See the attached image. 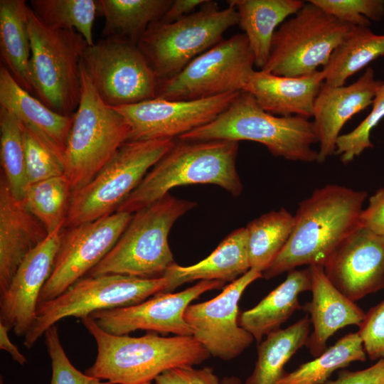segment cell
I'll return each mask as SVG.
<instances>
[{
  "instance_id": "ac0fdd59",
  "label": "cell",
  "mask_w": 384,
  "mask_h": 384,
  "mask_svg": "<svg viewBox=\"0 0 384 384\" xmlns=\"http://www.w3.org/2000/svg\"><path fill=\"white\" fill-rule=\"evenodd\" d=\"M324 272L353 302L384 289V235L359 226L333 252Z\"/></svg>"
},
{
  "instance_id": "6da1fadb",
  "label": "cell",
  "mask_w": 384,
  "mask_h": 384,
  "mask_svg": "<svg viewBox=\"0 0 384 384\" xmlns=\"http://www.w3.org/2000/svg\"><path fill=\"white\" fill-rule=\"evenodd\" d=\"M368 193L337 184L313 191L299 203L287 243L262 273L274 278L301 265L324 267L341 242L361 226Z\"/></svg>"
},
{
  "instance_id": "1f68e13d",
  "label": "cell",
  "mask_w": 384,
  "mask_h": 384,
  "mask_svg": "<svg viewBox=\"0 0 384 384\" xmlns=\"http://www.w3.org/2000/svg\"><path fill=\"white\" fill-rule=\"evenodd\" d=\"M294 225V216L285 208L272 210L245 227L250 269L263 273L282 250Z\"/></svg>"
},
{
  "instance_id": "60d3db41",
  "label": "cell",
  "mask_w": 384,
  "mask_h": 384,
  "mask_svg": "<svg viewBox=\"0 0 384 384\" xmlns=\"http://www.w3.org/2000/svg\"><path fill=\"white\" fill-rule=\"evenodd\" d=\"M357 332L371 361L384 358V300L366 313Z\"/></svg>"
},
{
  "instance_id": "ee69618b",
  "label": "cell",
  "mask_w": 384,
  "mask_h": 384,
  "mask_svg": "<svg viewBox=\"0 0 384 384\" xmlns=\"http://www.w3.org/2000/svg\"><path fill=\"white\" fill-rule=\"evenodd\" d=\"M360 225L384 235V188L378 189L370 197L368 206L361 213Z\"/></svg>"
},
{
  "instance_id": "7a4b0ae2",
  "label": "cell",
  "mask_w": 384,
  "mask_h": 384,
  "mask_svg": "<svg viewBox=\"0 0 384 384\" xmlns=\"http://www.w3.org/2000/svg\"><path fill=\"white\" fill-rule=\"evenodd\" d=\"M81 322L97 348L96 358L85 373L111 384L151 383L166 370L198 365L210 356L193 336H118L103 331L90 316Z\"/></svg>"
},
{
  "instance_id": "7c38bea8",
  "label": "cell",
  "mask_w": 384,
  "mask_h": 384,
  "mask_svg": "<svg viewBox=\"0 0 384 384\" xmlns=\"http://www.w3.org/2000/svg\"><path fill=\"white\" fill-rule=\"evenodd\" d=\"M81 63L102 100L111 107L156 98L159 80L137 44L102 38L87 46Z\"/></svg>"
},
{
  "instance_id": "277c9868",
  "label": "cell",
  "mask_w": 384,
  "mask_h": 384,
  "mask_svg": "<svg viewBox=\"0 0 384 384\" xmlns=\"http://www.w3.org/2000/svg\"><path fill=\"white\" fill-rule=\"evenodd\" d=\"M178 139L252 141L265 146L274 156L287 160L311 163L318 158V151L311 148L312 144L319 143L313 122L300 116L272 114L244 90L213 121Z\"/></svg>"
},
{
  "instance_id": "5b68a950",
  "label": "cell",
  "mask_w": 384,
  "mask_h": 384,
  "mask_svg": "<svg viewBox=\"0 0 384 384\" xmlns=\"http://www.w3.org/2000/svg\"><path fill=\"white\" fill-rule=\"evenodd\" d=\"M196 206L167 193L136 211L116 244L87 276L162 277L175 263L168 242L170 230L178 218Z\"/></svg>"
},
{
  "instance_id": "f6af8a7d",
  "label": "cell",
  "mask_w": 384,
  "mask_h": 384,
  "mask_svg": "<svg viewBox=\"0 0 384 384\" xmlns=\"http://www.w3.org/2000/svg\"><path fill=\"white\" fill-rule=\"evenodd\" d=\"M206 0H173L171 6L159 20L164 23L176 21L181 18L194 12V10L201 6Z\"/></svg>"
},
{
  "instance_id": "c3c4849f",
  "label": "cell",
  "mask_w": 384,
  "mask_h": 384,
  "mask_svg": "<svg viewBox=\"0 0 384 384\" xmlns=\"http://www.w3.org/2000/svg\"><path fill=\"white\" fill-rule=\"evenodd\" d=\"M0 384H4V380H2V375L1 376Z\"/></svg>"
},
{
  "instance_id": "7402d4cb",
  "label": "cell",
  "mask_w": 384,
  "mask_h": 384,
  "mask_svg": "<svg viewBox=\"0 0 384 384\" xmlns=\"http://www.w3.org/2000/svg\"><path fill=\"white\" fill-rule=\"evenodd\" d=\"M309 267L312 298L303 306V309L310 315L314 331L305 346L313 356L317 357L327 349L326 343L331 336L346 326H359L366 313L335 287L322 266Z\"/></svg>"
},
{
  "instance_id": "9c48e42d",
  "label": "cell",
  "mask_w": 384,
  "mask_h": 384,
  "mask_svg": "<svg viewBox=\"0 0 384 384\" xmlns=\"http://www.w3.org/2000/svg\"><path fill=\"white\" fill-rule=\"evenodd\" d=\"M175 142L174 139L125 142L90 182L72 193L63 228L114 213Z\"/></svg>"
},
{
  "instance_id": "74e56055",
  "label": "cell",
  "mask_w": 384,
  "mask_h": 384,
  "mask_svg": "<svg viewBox=\"0 0 384 384\" xmlns=\"http://www.w3.org/2000/svg\"><path fill=\"white\" fill-rule=\"evenodd\" d=\"M21 124V123H20ZM30 184L65 174L64 164L31 130L21 124Z\"/></svg>"
},
{
  "instance_id": "ba28073f",
  "label": "cell",
  "mask_w": 384,
  "mask_h": 384,
  "mask_svg": "<svg viewBox=\"0 0 384 384\" xmlns=\"http://www.w3.org/2000/svg\"><path fill=\"white\" fill-rule=\"evenodd\" d=\"M239 24L236 9H220L206 0L199 10L181 19L151 23L138 42L159 82L173 78L190 62L222 41L223 33Z\"/></svg>"
},
{
  "instance_id": "2e32d148",
  "label": "cell",
  "mask_w": 384,
  "mask_h": 384,
  "mask_svg": "<svg viewBox=\"0 0 384 384\" xmlns=\"http://www.w3.org/2000/svg\"><path fill=\"white\" fill-rule=\"evenodd\" d=\"M240 92L196 100L154 98L112 107L130 127L129 141L174 139L213 121Z\"/></svg>"
},
{
  "instance_id": "e0dca14e",
  "label": "cell",
  "mask_w": 384,
  "mask_h": 384,
  "mask_svg": "<svg viewBox=\"0 0 384 384\" xmlns=\"http://www.w3.org/2000/svg\"><path fill=\"white\" fill-rule=\"evenodd\" d=\"M225 282L202 280L186 289L173 293H159L137 304L100 310L91 316L103 331L113 335H128L146 330L174 336H192L184 319L191 302L202 294L221 288Z\"/></svg>"
},
{
  "instance_id": "836d02e7",
  "label": "cell",
  "mask_w": 384,
  "mask_h": 384,
  "mask_svg": "<svg viewBox=\"0 0 384 384\" xmlns=\"http://www.w3.org/2000/svg\"><path fill=\"white\" fill-rule=\"evenodd\" d=\"M72 193L70 183L64 174L30 184L21 201L49 235L64 225Z\"/></svg>"
},
{
  "instance_id": "8d00e7d4",
  "label": "cell",
  "mask_w": 384,
  "mask_h": 384,
  "mask_svg": "<svg viewBox=\"0 0 384 384\" xmlns=\"http://www.w3.org/2000/svg\"><path fill=\"white\" fill-rule=\"evenodd\" d=\"M384 117V82L378 90L368 116L351 132L341 134L336 143L334 154L341 156L343 164H347L367 149L373 147L370 133Z\"/></svg>"
},
{
  "instance_id": "30bf717a",
  "label": "cell",
  "mask_w": 384,
  "mask_h": 384,
  "mask_svg": "<svg viewBox=\"0 0 384 384\" xmlns=\"http://www.w3.org/2000/svg\"><path fill=\"white\" fill-rule=\"evenodd\" d=\"M169 284L164 277L142 278L122 274L82 277L58 297L38 302L36 320L24 336L31 348L51 326L63 319H83L92 313L132 306L163 293Z\"/></svg>"
},
{
  "instance_id": "8992f818",
  "label": "cell",
  "mask_w": 384,
  "mask_h": 384,
  "mask_svg": "<svg viewBox=\"0 0 384 384\" xmlns=\"http://www.w3.org/2000/svg\"><path fill=\"white\" fill-rule=\"evenodd\" d=\"M81 96L64 156L74 192L90 182L129 139L124 117L99 96L80 61Z\"/></svg>"
},
{
  "instance_id": "3957f363",
  "label": "cell",
  "mask_w": 384,
  "mask_h": 384,
  "mask_svg": "<svg viewBox=\"0 0 384 384\" xmlns=\"http://www.w3.org/2000/svg\"><path fill=\"white\" fill-rule=\"evenodd\" d=\"M238 142L229 140L176 141L147 172L115 212L133 214L176 186L211 183L238 196L243 186L236 170Z\"/></svg>"
},
{
  "instance_id": "ffe728a7",
  "label": "cell",
  "mask_w": 384,
  "mask_h": 384,
  "mask_svg": "<svg viewBox=\"0 0 384 384\" xmlns=\"http://www.w3.org/2000/svg\"><path fill=\"white\" fill-rule=\"evenodd\" d=\"M383 82L375 79L374 70L370 67L348 85L335 87L324 82L316 98L312 116L319 143L316 162L322 164L334 154L343 125L353 116L372 105Z\"/></svg>"
},
{
  "instance_id": "ab89813d",
  "label": "cell",
  "mask_w": 384,
  "mask_h": 384,
  "mask_svg": "<svg viewBox=\"0 0 384 384\" xmlns=\"http://www.w3.org/2000/svg\"><path fill=\"white\" fill-rule=\"evenodd\" d=\"M44 336L51 360L52 376L49 384H111L82 373L71 363L61 344L56 325L50 327Z\"/></svg>"
},
{
  "instance_id": "4fadbf2b",
  "label": "cell",
  "mask_w": 384,
  "mask_h": 384,
  "mask_svg": "<svg viewBox=\"0 0 384 384\" xmlns=\"http://www.w3.org/2000/svg\"><path fill=\"white\" fill-rule=\"evenodd\" d=\"M248 40L238 33L197 56L179 73L159 82L156 98L196 100L242 90L254 70Z\"/></svg>"
},
{
  "instance_id": "7dc6e473",
  "label": "cell",
  "mask_w": 384,
  "mask_h": 384,
  "mask_svg": "<svg viewBox=\"0 0 384 384\" xmlns=\"http://www.w3.org/2000/svg\"><path fill=\"white\" fill-rule=\"evenodd\" d=\"M221 384H242L239 378L231 375L225 376L221 380Z\"/></svg>"
},
{
  "instance_id": "f1b7e54d",
  "label": "cell",
  "mask_w": 384,
  "mask_h": 384,
  "mask_svg": "<svg viewBox=\"0 0 384 384\" xmlns=\"http://www.w3.org/2000/svg\"><path fill=\"white\" fill-rule=\"evenodd\" d=\"M381 56L384 34H375L368 26H352L321 70L324 83L343 86L351 76Z\"/></svg>"
},
{
  "instance_id": "4316f807",
  "label": "cell",
  "mask_w": 384,
  "mask_h": 384,
  "mask_svg": "<svg viewBox=\"0 0 384 384\" xmlns=\"http://www.w3.org/2000/svg\"><path fill=\"white\" fill-rule=\"evenodd\" d=\"M239 16V26L244 31L255 58V65L262 69L270 53L277 27L294 15L304 5L302 0H228Z\"/></svg>"
},
{
  "instance_id": "5bb4252c",
  "label": "cell",
  "mask_w": 384,
  "mask_h": 384,
  "mask_svg": "<svg viewBox=\"0 0 384 384\" xmlns=\"http://www.w3.org/2000/svg\"><path fill=\"white\" fill-rule=\"evenodd\" d=\"M132 218L131 213L114 212L67 228L63 233L51 274L41 290L38 302L58 297L87 274L114 247Z\"/></svg>"
},
{
  "instance_id": "603a6c76",
  "label": "cell",
  "mask_w": 384,
  "mask_h": 384,
  "mask_svg": "<svg viewBox=\"0 0 384 384\" xmlns=\"http://www.w3.org/2000/svg\"><path fill=\"white\" fill-rule=\"evenodd\" d=\"M0 107L35 133L64 164L73 115L56 112L21 87L9 71L0 66Z\"/></svg>"
},
{
  "instance_id": "4dcf8cb0",
  "label": "cell",
  "mask_w": 384,
  "mask_h": 384,
  "mask_svg": "<svg viewBox=\"0 0 384 384\" xmlns=\"http://www.w3.org/2000/svg\"><path fill=\"white\" fill-rule=\"evenodd\" d=\"M311 323L306 315L284 329L267 334L257 347L255 368L245 384H277L287 363L305 345Z\"/></svg>"
},
{
  "instance_id": "e575fe53",
  "label": "cell",
  "mask_w": 384,
  "mask_h": 384,
  "mask_svg": "<svg viewBox=\"0 0 384 384\" xmlns=\"http://www.w3.org/2000/svg\"><path fill=\"white\" fill-rule=\"evenodd\" d=\"M31 9L48 26L75 29L88 46L94 44L93 25L98 12L97 0H32Z\"/></svg>"
},
{
  "instance_id": "cb8c5ba5",
  "label": "cell",
  "mask_w": 384,
  "mask_h": 384,
  "mask_svg": "<svg viewBox=\"0 0 384 384\" xmlns=\"http://www.w3.org/2000/svg\"><path fill=\"white\" fill-rule=\"evenodd\" d=\"M324 82L321 70L291 78L253 70L242 90L251 94L266 112L282 117L313 116L316 98Z\"/></svg>"
},
{
  "instance_id": "83f0119b",
  "label": "cell",
  "mask_w": 384,
  "mask_h": 384,
  "mask_svg": "<svg viewBox=\"0 0 384 384\" xmlns=\"http://www.w3.org/2000/svg\"><path fill=\"white\" fill-rule=\"evenodd\" d=\"M28 7L24 0L0 1V55L1 64L16 82L34 94L30 65Z\"/></svg>"
},
{
  "instance_id": "52a82bcc",
  "label": "cell",
  "mask_w": 384,
  "mask_h": 384,
  "mask_svg": "<svg viewBox=\"0 0 384 384\" xmlns=\"http://www.w3.org/2000/svg\"><path fill=\"white\" fill-rule=\"evenodd\" d=\"M28 29L34 94L52 110L73 115L80 100V61L87 41L75 29L48 26L30 7Z\"/></svg>"
},
{
  "instance_id": "9a60e30c",
  "label": "cell",
  "mask_w": 384,
  "mask_h": 384,
  "mask_svg": "<svg viewBox=\"0 0 384 384\" xmlns=\"http://www.w3.org/2000/svg\"><path fill=\"white\" fill-rule=\"evenodd\" d=\"M262 277V272L250 269L215 297L186 308L184 319L192 336L210 356L230 361L252 343V334L239 325L238 303L245 289Z\"/></svg>"
},
{
  "instance_id": "f35d334b",
  "label": "cell",
  "mask_w": 384,
  "mask_h": 384,
  "mask_svg": "<svg viewBox=\"0 0 384 384\" xmlns=\"http://www.w3.org/2000/svg\"><path fill=\"white\" fill-rule=\"evenodd\" d=\"M342 23L368 26L384 17V0H310Z\"/></svg>"
},
{
  "instance_id": "7bdbcfd3",
  "label": "cell",
  "mask_w": 384,
  "mask_h": 384,
  "mask_svg": "<svg viewBox=\"0 0 384 384\" xmlns=\"http://www.w3.org/2000/svg\"><path fill=\"white\" fill-rule=\"evenodd\" d=\"M325 384H384V358L363 370H341L336 380Z\"/></svg>"
},
{
  "instance_id": "44dd1931",
  "label": "cell",
  "mask_w": 384,
  "mask_h": 384,
  "mask_svg": "<svg viewBox=\"0 0 384 384\" xmlns=\"http://www.w3.org/2000/svg\"><path fill=\"white\" fill-rule=\"evenodd\" d=\"M48 235L43 225L0 180V294L9 287L25 257Z\"/></svg>"
},
{
  "instance_id": "d4e9b609",
  "label": "cell",
  "mask_w": 384,
  "mask_h": 384,
  "mask_svg": "<svg viewBox=\"0 0 384 384\" xmlns=\"http://www.w3.org/2000/svg\"><path fill=\"white\" fill-rule=\"evenodd\" d=\"M250 269L245 228L235 230L225 238L206 258L183 267L171 265L162 277L169 284L163 293L172 292L185 283L196 280H218L232 282Z\"/></svg>"
},
{
  "instance_id": "bcb514c9",
  "label": "cell",
  "mask_w": 384,
  "mask_h": 384,
  "mask_svg": "<svg viewBox=\"0 0 384 384\" xmlns=\"http://www.w3.org/2000/svg\"><path fill=\"white\" fill-rule=\"evenodd\" d=\"M9 331L10 329L7 326L0 323V348L9 353L14 361L23 366L27 363V359L10 340Z\"/></svg>"
},
{
  "instance_id": "d590c367",
  "label": "cell",
  "mask_w": 384,
  "mask_h": 384,
  "mask_svg": "<svg viewBox=\"0 0 384 384\" xmlns=\"http://www.w3.org/2000/svg\"><path fill=\"white\" fill-rule=\"evenodd\" d=\"M0 159L1 174L14 197L21 201L28 186L23 130L18 119L1 107Z\"/></svg>"
},
{
  "instance_id": "8fae6325",
  "label": "cell",
  "mask_w": 384,
  "mask_h": 384,
  "mask_svg": "<svg viewBox=\"0 0 384 384\" xmlns=\"http://www.w3.org/2000/svg\"><path fill=\"white\" fill-rule=\"evenodd\" d=\"M351 26L308 1L277 28L261 70L291 78L310 75L327 64Z\"/></svg>"
},
{
  "instance_id": "d6986e66",
  "label": "cell",
  "mask_w": 384,
  "mask_h": 384,
  "mask_svg": "<svg viewBox=\"0 0 384 384\" xmlns=\"http://www.w3.org/2000/svg\"><path fill=\"white\" fill-rule=\"evenodd\" d=\"M63 228L49 234L25 257L0 294V323L17 336H25L36 320L39 296L51 274Z\"/></svg>"
},
{
  "instance_id": "f546056e",
  "label": "cell",
  "mask_w": 384,
  "mask_h": 384,
  "mask_svg": "<svg viewBox=\"0 0 384 384\" xmlns=\"http://www.w3.org/2000/svg\"><path fill=\"white\" fill-rule=\"evenodd\" d=\"M173 0H97L105 18L102 38L119 37L136 44L149 26L161 19Z\"/></svg>"
},
{
  "instance_id": "681fc988",
  "label": "cell",
  "mask_w": 384,
  "mask_h": 384,
  "mask_svg": "<svg viewBox=\"0 0 384 384\" xmlns=\"http://www.w3.org/2000/svg\"><path fill=\"white\" fill-rule=\"evenodd\" d=\"M144 384H151V383H144Z\"/></svg>"
},
{
  "instance_id": "d6a6232c",
  "label": "cell",
  "mask_w": 384,
  "mask_h": 384,
  "mask_svg": "<svg viewBox=\"0 0 384 384\" xmlns=\"http://www.w3.org/2000/svg\"><path fill=\"white\" fill-rule=\"evenodd\" d=\"M366 353L358 334L349 333L314 360L284 373L277 384H325L331 375L354 361H365Z\"/></svg>"
},
{
  "instance_id": "484cf974",
  "label": "cell",
  "mask_w": 384,
  "mask_h": 384,
  "mask_svg": "<svg viewBox=\"0 0 384 384\" xmlns=\"http://www.w3.org/2000/svg\"><path fill=\"white\" fill-rule=\"evenodd\" d=\"M311 287L309 267L289 271L286 279L256 306L239 314V325L251 334L254 339L260 341L263 336L280 329V326L295 311L303 309L299 302V295L310 291Z\"/></svg>"
},
{
  "instance_id": "b9f144b4",
  "label": "cell",
  "mask_w": 384,
  "mask_h": 384,
  "mask_svg": "<svg viewBox=\"0 0 384 384\" xmlns=\"http://www.w3.org/2000/svg\"><path fill=\"white\" fill-rule=\"evenodd\" d=\"M155 384H221L213 368L184 366L170 368L154 379Z\"/></svg>"
}]
</instances>
